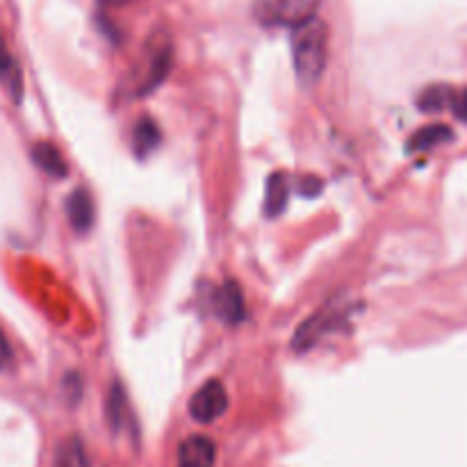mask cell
Segmentation results:
<instances>
[{
    "label": "cell",
    "instance_id": "6da1fadb",
    "mask_svg": "<svg viewBox=\"0 0 467 467\" xmlns=\"http://www.w3.org/2000/svg\"><path fill=\"white\" fill-rule=\"evenodd\" d=\"M295 73L304 87H313L322 78L328 59V27L317 16L301 23L292 32Z\"/></svg>",
    "mask_w": 467,
    "mask_h": 467
},
{
    "label": "cell",
    "instance_id": "7a4b0ae2",
    "mask_svg": "<svg viewBox=\"0 0 467 467\" xmlns=\"http://www.w3.org/2000/svg\"><path fill=\"white\" fill-rule=\"evenodd\" d=\"M173 64V44L171 36L167 32L158 30L149 41H146L144 55H141L140 64L135 67L130 82L126 89L130 96L140 99V96H149L150 91L158 89L164 80H167L169 71Z\"/></svg>",
    "mask_w": 467,
    "mask_h": 467
},
{
    "label": "cell",
    "instance_id": "3957f363",
    "mask_svg": "<svg viewBox=\"0 0 467 467\" xmlns=\"http://www.w3.org/2000/svg\"><path fill=\"white\" fill-rule=\"evenodd\" d=\"M322 0H255L254 16L265 27H299L317 16Z\"/></svg>",
    "mask_w": 467,
    "mask_h": 467
},
{
    "label": "cell",
    "instance_id": "277c9868",
    "mask_svg": "<svg viewBox=\"0 0 467 467\" xmlns=\"http://www.w3.org/2000/svg\"><path fill=\"white\" fill-rule=\"evenodd\" d=\"M347 313L349 308L347 306H327V308L317 310L315 315H310L308 319L301 322V327L296 328L295 337H292V347L295 351H306L310 347L317 345L324 336H328L331 331L340 328L347 322Z\"/></svg>",
    "mask_w": 467,
    "mask_h": 467
},
{
    "label": "cell",
    "instance_id": "5b68a950",
    "mask_svg": "<svg viewBox=\"0 0 467 467\" xmlns=\"http://www.w3.org/2000/svg\"><path fill=\"white\" fill-rule=\"evenodd\" d=\"M228 410V392L222 381L210 379L190 400V415L199 424H213Z\"/></svg>",
    "mask_w": 467,
    "mask_h": 467
},
{
    "label": "cell",
    "instance_id": "8992f818",
    "mask_svg": "<svg viewBox=\"0 0 467 467\" xmlns=\"http://www.w3.org/2000/svg\"><path fill=\"white\" fill-rule=\"evenodd\" d=\"M213 310L226 327H237L246 319L244 295L235 281H226L214 290Z\"/></svg>",
    "mask_w": 467,
    "mask_h": 467
},
{
    "label": "cell",
    "instance_id": "52a82bcc",
    "mask_svg": "<svg viewBox=\"0 0 467 467\" xmlns=\"http://www.w3.org/2000/svg\"><path fill=\"white\" fill-rule=\"evenodd\" d=\"M105 418H108L112 431H132V436H137L135 418H132V409L128 404V395L121 383H112V388H109L108 400H105Z\"/></svg>",
    "mask_w": 467,
    "mask_h": 467
},
{
    "label": "cell",
    "instance_id": "ba28073f",
    "mask_svg": "<svg viewBox=\"0 0 467 467\" xmlns=\"http://www.w3.org/2000/svg\"><path fill=\"white\" fill-rule=\"evenodd\" d=\"M217 445L208 436H190L178 447V467H214Z\"/></svg>",
    "mask_w": 467,
    "mask_h": 467
},
{
    "label": "cell",
    "instance_id": "9c48e42d",
    "mask_svg": "<svg viewBox=\"0 0 467 467\" xmlns=\"http://www.w3.org/2000/svg\"><path fill=\"white\" fill-rule=\"evenodd\" d=\"M67 214H68V223L73 226L76 233H89L91 226H94V217H96V208H94V199L87 190L78 187V190L71 192L67 201Z\"/></svg>",
    "mask_w": 467,
    "mask_h": 467
},
{
    "label": "cell",
    "instance_id": "30bf717a",
    "mask_svg": "<svg viewBox=\"0 0 467 467\" xmlns=\"http://www.w3.org/2000/svg\"><path fill=\"white\" fill-rule=\"evenodd\" d=\"M454 140V130L445 123H429V126L420 128L410 135L409 140V153H427V150L438 149L442 144H450Z\"/></svg>",
    "mask_w": 467,
    "mask_h": 467
},
{
    "label": "cell",
    "instance_id": "8fae6325",
    "mask_svg": "<svg viewBox=\"0 0 467 467\" xmlns=\"http://www.w3.org/2000/svg\"><path fill=\"white\" fill-rule=\"evenodd\" d=\"M287 199H290V182H287L285 173L276 171L267 178V187H265V214L267 217H278L285 210Z\"/></svg>",
    "mask_w": 467,
    "mask_h": 467
},
{
    "label": "cell",
    "instance_id": "7c38bea8",
    "mask_svg": "<svg viewBox=\"0 0 467 467\" xmlns=\"http://www.w3.org/2000/svg\"><path fill=\"white\" fill-rule=\"evenodd\" d=\"M32 160H35L36 167L44 169L53 178H64L68 173L67 160L62 158V153H59L53 141H36L32 146Z\"/></svg>",
    "mask_w": 467,
    "mask_h": 467
},
{
    "label": "cell",
    "instance_id": "4fadbf2b",
    "mask_svg": "<svg viewBox=\"0 0 467 467\" xmlns=\"http://www.w3.org/2000/svg\"><path fill=\"white\" fill-rule=\"evenodd\" d=\"M162 140V132H160L158 123L150 117H141L135 123V130H132V146H135L137 158H146L149 153H153L160 146Z\"/></svg>",
    "mask_w": 467,
    "mask_h": 467
},
{
    "label": "cell",
    "instance_id": "5bb4252c",
    "mask_svg": "<svg viewBox=\"0 0 467 467\" xmlns=\"http://www.w3.org/2000/svg\"><path fill=\"white\" fill-rule=\"evenodd\" d=\"M0 82L9 89L12 99L21 100L23 94V82H21V71H18V64L16 59L12 57L7 48V41H5L3 32H0Z\"/></svg>",
    "mask_w": 467,
    "mask_h": 467
},
{
    "label": "cell",
    "instance_id": "9a60e30c",
    "mask_svg": "<svg viewBox=\"0 0 467 467\" xmlns=\"http://www.w3.org/2000/svg\"><path fill=\"white\" fill-rule=\"evenodd\" d=\"M55 467H91L89 454L80 436H68L59 442L55 451Z\"/></svg>",
    "mask_w": 467,
    "mask_h": 467
},
{
    "label": "cell",
    "instance_id": "2e32d148",
    "mask_svg": "<svg viewBox=\"0 0 467 467\" xmlns=\"http://www.w3.org/2000/svg\"><path fill=\"white\" fill-rule=\"evenodd\" d=\"M451 91H454L451 85H429L427 89L420 91L418 108L427 114L445 112V109H450Z\"/></svg>",
    "mask_w": 467,
    "mask_h": 467
},
{
    "label": "cell",
    "instance_id": "e0dca14e",
    "mask_svg": "<svg viewBox=\"0 0 467 467\" xmlns=\"http://www.w3.org/2000/svg\"><path fill=\"white\" fill-rule=\"evenodd\" d=\"M450 109L454 112V117L459 121L467 123V87L465 89H454L451 91V100H450Z\"/></svg>",
    "mask_w": 467,
    "mask_h": 467
},
{
    "label": "cell",
    "instance_id": "ac0fdd59",
    "mask_svg": "<svg viewBox=\"0 0 467 467\" xmlns=\"http://www.w3.org/2000/svg\"><path fill=\"white\" fill-rule=\"evenodd\" d=\"M12 365H14L12 345H9L7 336H5L3 328H0V372H7V369H12Z\"/></svg>",
    "mask_w": 467,
    "mask_h": 467
},
{
    "label": "cell",
    "instance_id": "d6986e66",
    "mask_svg": "<svg viewBox=\"0 0 467 467\" xmlns=\"http://www.w3.org/2000/svg\"><path fill=\"white\" fill-rule=\"evenodd\" d=\"M64 388H67L68 397H71V404H76L82 395V379L78 374H67L64 379Z\"/></svg>",
    "mask_w": 467,
    "mask_h": 467
},
{
    "label": "cell",
    "instance_id": "ffe728a7",
    "mask_svg": "<svg viewBox=\"0 0 467 467\" xmlns=\"http://www.w3.org/2000/svg\"><path fill=\"white\" fill-rule=\"evenodd\" d=\"M322 181H319L317 176H308V178H301V182H299V192L304 196H310V199H313V196H317L319 192H322Z\"/></svg>",
    "mask_w": 467,
    "mask_h": 467
},
{
    "label": "cell",
    "instance_id": "44dd1931",
    "mask_svg": "<svg viewBox=\"0 0 467 467\" xmlns=\"http://www.w3.org/2000/svg\"><path fill=\"white\" fill-rule=\"evenodd\" d=\"M100 3H105V5H126V3H130V0H100Z\"/></svg>",
    "mask_w": 467,
    "mask_h": 467
}]
</instances>
